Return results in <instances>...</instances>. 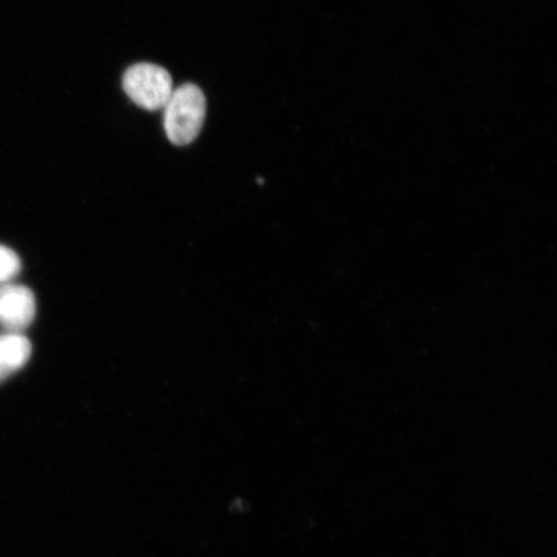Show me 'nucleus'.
Segmentation results:
<instances>
[{"label": "nucleus", "instance_id": "1", "mask_svg": "<svg viewBox=\"0 0 557 557\" xmlns=\"http://www.w3.org/2000/svg\"><path fill=\"white\" fill-rule=\"evenodd\" d=\"M163 110L165 135L173 145H190L198 138L207 115L203 90L193 83H185L173 89Z\"/></svg>", "mask_w": 557, "mask_h": 557}, {"label": "nucleus", "instance_id": "2", "mask_svg": "<svg viewBox=\"0 0 557 557\" xmlns=\"http://www.w3.org/2000/svg\"><path fill=\"white\" fill-rule=\"evenodd\" d=\"M123 89L137 107L162 110L173 92L172 76L162 66L141 62L125 70Z\"/></svg>", "mask_w": 557, "mask_h": 557}, {"label": "nucleus", "instance_id": "3", "mask_svg": "<svg viewBox=\"0 0 557 557\" xmlns=\"http://www.w3.org/2000/svg\"><path fill=\"white\" fill-rule=\"evenodd\" d=\"M37 302L25 285L10 284L0 288V323L11 333H21L33 324Z\"/></svg>", "mask_w": 557, "mask_h": 557}, {"label": "nucleus", "instance_id": "4", "mask_svg": "<svg viewBox=\"0 0 557 557\" xmlns=\"http://www.w3.org/2000/svg\"><path fill=\"white\" fill-rule=\"evenodd\" d=\"M33 346L21 333L0 337V382L20 371L30 360Z\"/></svg>", "mask_w": 557, "mask_h": 557}, {"label": "nucleus", "instance_id": "5", "mask_svg": "<svg viewBox=\"0 0 557 557\" xmlns=\"http://www.w3.org/2000/svg\"><path fill=\"white\" fill-rule=\"evenodd\" d=\"M21 271V261L16 252L9 247L0 246V282L12 281Z\"/></svg>", "mask_w": 557, "mask_h": 557}]
</instances>
